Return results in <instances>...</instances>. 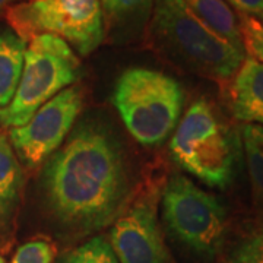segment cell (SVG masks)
Segmentation results:
<instances>
[{
	"mask_svg": "<svg viewBox=\"0 0 263 263\" xmlns=\"http://www.w3.org/2000/svg\"><path fill=\"white\" fill-rule=\"evenodd\" d=\"M127 192V168L120 146L94 124H81L43 171L48 211L73 233H94L113 222Z\"/></svg>",
	"mask_w": 263,
	"mask_h": 263,
	"instance_id": "1",
	"label": "cell"
},
{
	"mask_svg": "<svg viewBox=\"0 0 263 263\" xmlns=\"http://www.w3.org/2000/svg\"><path fill=\"white\" fill-rule=\"evenodd\" d=\"M149 38L173 63L216 82L231 81L246 59L243 48L216 34L181 0H154Z\"/></svg>",
	"mask_w": 263,
	"mask_h": 263,
	"instance_id": "2",
	"label": "cell"
},
{
	"mask_svg": "<svg viewBox=\"0 0 263 263\" xmlns=\"http://www.w3.org/2000/svg\"><path fill=\"white\" fill-rule=\"evenodd\" d=\"M170 152L180 168L211 187L224 190L234 180L240 139L214 104L197 98L180 120Z\"/></svg>",
	"mask_w": 263,
	"mask_h": 263,
	"instance_id": "3",
	"label": "cell"
},
{
	"mask_svg": "<svg viewBox=\"0 0 263 263\" xmlns=\"http://www.w3.org/2000/svg\"><path fill=\"white\" fill-rule=\"evenodd\" d=\"M113 104L132 136L145 146L161 145L176 129L184 92L160 70L130 67L117 79Z\"/></svg>",
	"mask_w": 263,
	"mask_h": 263,
	"instance_id": "4",
	"label": "cell"
},
{
	"mask_svg": "<svg viewBox=\"0 0 263 263\" xmlns=\"http://www.w3.org/2000/svg\"><path fill=\"white\" fill-rule=\"evenodd\" d=\"M81 76V60L70 46L54 35H37L28 41L16 92L0 110V124L24 126L40 107Z\"/></svg>",
	"mask_w": 263,
	"mask_h": 263,
	"instance_id": "5",
	"label": "cell"
},
{
	"mask_svg": "<svg viewBox=\"0 0 263 263\" xmlns=\"http://www.w3.org/2000/svg\"><path fill=\"white\" fill-rule=\"evenodd\" d=\"M9 28L22 41L48 34L79 56H89L105 37L100 0H25L6 10Z\"/></svg>",
	"mask_w": 263,
	"mask_h": 263,
	"instance_id": "6",
	"label": "cell"
},
{
	"mask_svg": "<svg viewBox=\"0 0 263 263\" xmlns=\"http://www.w3.org/2000/svg\"><path fill=\"white\" fill-rule=\"evenodd\" d=\"M161 206L167 230L189 250L205 259L221 253L228 231V211L219 197L176 174L164 187Z\"/></svg>",
	"mask_w": 263,
	"mask_h": 263,
	"instance_id": "7",
	"label": "cell"
},
{
	"mask_svg": "<svg viewBox=\"0 0 263 263\" xmlns=\"http://www.w3.org/2000/svg\"><path fill=\"white\" fill-rule=\"evenodd\" d=\"M84 105L81 86H69L40 107L24 126L8 133L21 165L34 170L51 157L70 132Z\"/></svg>",
	"mask_w": 263,
	"mask_h": 263,
	"instance_id": "8",
	"label": "cell"
},
{
	"mask_svg": "<svg viewBox=\"0 0 263 263\" xmlns=\"http://www.w3.org/2000/svg\"><path fill=\"white\" fill-rule=\"evenodd\" d=\"M108 243L119 263H167L152 197H142L113 221Z\"/></svg>",
	"mask_w": 263,
	"mask_h": 263,
	"instance_id": "9",
	"label": "cell"
},
{
	"mask_svg": "<svg viewBox=\"0 0 263 263\" xmlns=\"http://www.w3.org/2000/svg\"><path fill=\"white\" fill-rule=\"evenodd\" d=\"M235 120L263 127V63L245 59L228 89Z\"/></svg>",
	"mask_w": 263,
	"mask_h": 263,
	"instance_id": "10",
	"label": "cell"
},
{
	"mask_svg": "<svg viewBox=\"0 0 263 263\" xmlns=\"http://www.w3.org/2000/svg\"><path fill=\"white\" fill-rule=\"evenodd\" d=\"M24 173L8 133L0 130V226L9 221L19 202Z\"/></svg>",
	"mask_w": 263,
	"mask_h": 263,
	"instance_id": "11",
	"label": "cell"
},
{
	"mask_svg": "<svg viewBox=\"0 0 263 263\" xmlns=\"http://www.w3.org/2000/svg\"><path fill=\"white\" fill-rule=\"evenodd\" d=\"M27 43L10 28H0V110L12 101L24 69Z\"/></svg>",
	"mask_w": 263,
	"mask_h": 263,
	"instance_id": "12",
	"label": "cell"
},
{
	"mask_svg": "<svg viewBox=\"0 0 263 263\" xmlns=\"http://www.w3.org/2000/svg\"><path fill=\"white\" fill-rule=\"evenodd\" d=\"M104 27L119 37L141 29L152 15L154 0H100Z\"/></svg>",
	"mask_w": 263,
	"mask_h": 263,
	"instance_id": "13",
	"label": "cell"
},
{
	"mask_svg": "<svg viewBox=\"0 0 263 263\" xmlns=\"http://www.w3.org/2000/svg\"><path fill=\"white\" fill-rule=\"evenodd\" d=\"M202 22L235 47L243 48L238 18L224 0H181Z\"/></svg>",
	"mask_w": 263,
	"mask_h": 263,
	"instance_id": "14",
	"label": "cell"
},
{
	"mask_svg": "<svg viewBox=\"0 0 263 263\" xmlns=\"http://www.w3.org/2000/svg\"><path fill=\"white\" fill-rule=\"evenodd\" d=\"M247 170L256 206L263 209V127L245 124L241 127Z\"/></svg>",
	"mask_w": 263,
	"mask_h": 263,
	"instance_id": "15",
	"label": "cell"
},
{
	"mask_svg": "<svg viewBox=\"0 0 263 263\" xmlns=\"http://www.w3.org/2000/svg\"><path fill=\"white\" fill-rule=\"evenodd\" d=\"M59 263H119V260L108 240L98 235L65 254Z\"/></svg>",
	"mask_w": 263,
	"mask_h": 263,
	"instance_id": "16",
	"label": "cell"
},
{
	"mask_svg": "<svg viewBox=\"0 0 263 263\" xmlns=\"http://www.w3.org/2000/svg\"><path fill=\"white\" fill-rule=\"evenodd\" d=\"M237 18L245 54L263 63V22L247 15H237Z\"/></svg>",
	"mask_w": 263,
	"mask_h": 263,
	"instance_id": "17",
	"label": "cell"
},
{
	"mask_svg": "<svg viewBox=\"0 0 263 263\" xmlns=\"http://www.w3.org/2000/svg\"><path fill=\"white\" fill-rule=\"evenodd\" d=\"M227 263H263V224L249 231L237 243Z\"/></svg>",
	"mask_w": 263,
	"mask_h": 263,
	"instance_id": "18",
	"label": "cell"
},
{
	"mask_svg": "<svg viewBox=\"0 0 263 263\" xmlns=\"http://www.w3.org/2000/svg\"><path fill=\"white\" fill-rule=\"evenodd\" d=\"M56 256L57 249L51 241L35 238L18 247L10 263H53Z\"/></svg>",
	"mask_w": 263,
	"mask_h": 263,
	"instance_id": "19",
	"label": "cell"
},
{
	"mask_svg": "<svg viewBox=\"0 0 263 263\" xmlns=\"http://www.w3.org/2000/svg\"><path fill=\"white\" fill-rule=\"evenodd\" d=\"M237 15L253 16L263 22V0H224Z\"/></svg>",
	"mask_w": 263,
	"mask_h": 263,
	"instance_id": "20",
	"label": "cell"
},
{
	"mask_svg": "<svg viewBox=\"0 0 263 263\" xmlns=\"http://www.w3.org/2000/svg\"><path fill=\"white\" fill-rule=\"evenodd\" d=\"M21 2H25V0H0V18L5 16L6 10L12 8L13 5H18Z\"/></svg>",
	"mask_w": 263,
	"mask_h": 263,
	"instance_id": "21",
	"label": "cell"
},
{
	"mask_svg": "<svg viewBox=\"0 0 263 263\" xmlns=\"http://www.w3.org/2000/svg\"><path fill=\"white\" fill-rule=\"evenodd\" d=\"M0 263H5V259H3L2 256H0Z\"/></svg>",
	"mask_w": 263,
	"mask_h": 263,
	"instance_id": "22",
	"label": "cell"
}]
</instances>
